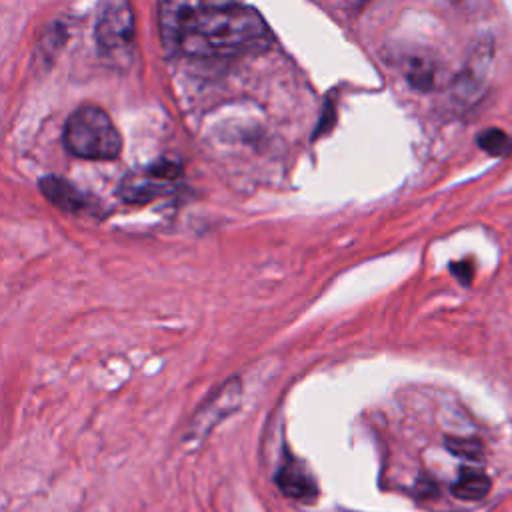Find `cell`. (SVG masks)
Masks as SVG:
<instances>
[{"instance_id": "obj_1", "label": "cell", "mask_w": 512, "mask_h": 512, "mask_svg": "<svg viewBox=\"0 0 512 512\" xmlns=\"http://www.w3.org/2000/svg\"><path fill=\"white\" fill-rule=\"evenodd\" d=\"M160 36L168 50L192 58H228L264 50L270 30L242 0H160Z\"/></svg>"}, {"instance_id": "obj_2", "label": "cell", "mask_w": 512, "mask_h": 512, "mask_svg": "<svg viewBox=\"0 0 512 512\" xmlns=\"http://www.w3.org/2000/svg\"><path fill=\"white\" fill-rule=\"evenodd\" d=\"M66 150L82 160H114L122 152V136L110 116L92 104L76 108L62 134Z\"/></svg>"}, {"instance_id": "obj_3", "label": "cell", "mask_w": 512, "mask_h": 512, "mask_svg": "<svg viewBox=\"0 0 512 512\" xmlns=\"http://www.w3.org/2000/svg\"><path fill=\"white\" fill-rule=\"evenodd\" d=\"M182 178V170L176 162L158 160L126 174L118 186V194L124 202L146 204L158 196L170 194Z\"/></svg>"}, {"instance_id": "obj_4", "label": "cell", "mask_w": 512, "mask_h": 512, "mask_svg": "<svg viewBox=\"0 0 512 512\" xmlns=\"http://www.w3.org/2000/svg\"><path fill=\"white\" fill-rule=\"evenodd\" d=\"M134 38V14L128 0H100L96 8V42L108 52L128 48Z\"/></svg>"}, {"instance_id": "obj_5", "label": "cell", "mask_w": 512, "mask_h": 512, "mask_svg": "<svg viewBox=\"0 0 512 512\" xmlns=\"http://www.w3.org/2000/svg\"><path fill=\"white\" fill-rule=\"evenodd\" d=\"M40 192L44 194L46 200H50L60 210L80 212V210L86 208L84 194L60 176H44L40 180Z\"/></svg>"}, {"instance_id": "obj_6", "label": "cell", "mask_w": 512, "mask_h": 512, "mask_svg": "<svg viewBox=\"0 0 512 512\" xmlns=\"http://www.w3.org/2000/svg\"><path fill=\"white\" fill-rule=\"evenodd\" d=\"M276 482L280 490L296 500H310L316 496V484L314 480L296 464H286L280 468Z\"/></svg>"}, {"instance_id": "obj_7", "label": "cell", "mask_w": 512, "mask_h": 512, "mask_svg": "<svg viewBox=\"0 0 512 512\" xmlns=\"http://www.w3.org/2000/svg\"><path fill=\"white\" fill-rule=\"evenodd\" d=\"M490 492V478L480 470H464L452 484V494L464 502L482 500Z\"/></svg>"}, {"instance_id": "obj_8", "label": "cell", "mask_w": 512, "mask_h": 512, "mask_svg": "<svg viewBox=\"0 0 512 512\" xmlns=\"http://www.w3.org/2000/svg\"><path fill=\"white\" fill-rule=\"evenodd\" d=\"M476 142L490 156H508L512 152V138L498 128H486L478 134Z\"/></svg>"}, {"instance_id": "obj_9", "label": "cell", "mask_w": 512, "mask_h": 512, "mask_svg": "<svg viewBox=\"0 0 512 512\" xmlns=\"http://www.w3.org/2000/svg\"><path fill=\"white\" fill-rule=\"evenodd\" d=\"M446 448L466 460H480L484 454L482 444L476 438H448Z\"/></svg>"}, {"instance_id": "obj_10", "label": "cell", "mask_w": 512, "mask_h": 512, "mask_svg": "<svg viewBox=\"0 0 512 512\" xmlns=\"http://www.w3.org/2000/svg\"><path fill=\"white\" fill-rule=\"evenodd\" d=\"M452 272L462 280V282H468L470 280V276H472V270H470V266L466 264L464 266V262H458V264H452Z\"/></svg>"}]
</instances>
